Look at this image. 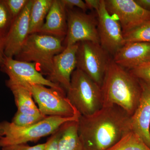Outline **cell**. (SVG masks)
Wrapping results in <instances>:
<instances>
[{"label": "cell", "mask_w": 150, "mask_h": 150, "mask_svg": "<svg viewBox=\"0 0 150 150\" xmlns=\"http://www.w3.org/2000/svg\"><path fill=\"white\" fill-rule=\"evenodd\" d=\"M46 143L30 146L27 144L11 145L1 148L2 150H44Z\"/></svg>", "instance_id": "484cf974"}, {"label": "cell", "mask_w": 150, "mask_h": 150, "mask_svg": "<svg viewBox=\"0 0 150 150\" xmlns=\"http://www.w3.org/2000/svg\"><path fill=\"white\" fill-rule=\"evenodd\" d=\"M81 116L73 117L47 116L38 123L23 127L16 126L11 122L1 121L0 148L27 144L29 142H37L41 138L53 134L65 123L79 121Z\"/></svg>", "instance_id": "277c9868"}, {"label": "cell", "mask_w": 150, "mask_h": 150, "mask_svg": "<svg viewBox=\"0 0 150 150\" xmlns=\"http://www.w3.org/2000/svg\"><path fill=\"white\" fill-rule=\"evenodd\" d=\"M0 68L1 71L8 76V79L15 83L21 85H41L65 91L60 86L51 82L44 77L38 69L35 63L18 61L13 58L5 57L4 63Z\"/></svg>", "instance_id": "9c48e42d"}, {"label": "cell", "mask_w": 150, "mask_h": 150, "mask_svg": "<svg viewBox=\"0 0 150 150\" xmlns=\"http://www.w3.org/2000/svg\"><path fill=\"white\" fill-rule=\"evenodd\" d=\"M5 57L4 54V41L0 39V67L3 65Z\"/></svg>", "instance_id": "f546056e"}, {"label": "cell", "mask_w": 150, "mask_h": 150, "mask_svg": "<svg viewBox=\"0 0 150 150\" xmlns=\"http://www.w3.org/2000/svg\"><path fill=\"white\" fill-rule=\"evenodd\" d=\"M62 1L67 9H72L74 8L77 7L86 13L88 10L85 2L82 0H62Z\"/></svg>", "instance_id": "83f0119b"}, {"label": "cell", "mask_w": 150, "mask_h": 150, "mask_svg": "<svg viewBox=\"0 0 150 150\" xmlns=\"http://www.w3.org/2000/svg\"><path fill=\"white\" fill-rule=\"evenodd\" d=\"M78 43L67 46L54 56L51 74L46 79L62 87L67 92L70 87L71 76L76 68Z\"/></svg>", "instance_id": "7c38bea8"}, {"label": "cell", "mask_w": 150, "mask_h": 150, "mask_svg": "<svg viewBox=\"0 0 150 150\" xmlns=\"http://www.w3.org/2000/svg\"><path fill=\"white\" fill-rule=\"evenodd\" d=\"M135 1L143 8L150 11V0H135Z\"/></svg>", "instance_id": "4dcf8cb0"}, {"label": "cell", "mask_w": 150, "mask_h": 150, "mask_svg": "<svg viewBox=\"0 0 150 150\" xmlns=\"http://www.w3.org/2000/svg\"><path fill=\"white\" fill-rule=\"evenodd\" d=\"M67 96L81 115H91L103 106L101 87L77 68L72 74Z\"/></svg>", "instance_id": "5b68a950"}, {"label": "cell", "mask_w": 150, "mask_h": 150, "mask_svg": "<svg viewBox=\"0 0 150 150\" xmlns=\"http://www.w3.org/2000/svg\"><path fill=\"white\" fill-rule=\"evenodd\" d=\"M60 129L58 150H83L78 134V121L67 122Z\"/></svg>", "instance_id": "ac0fdd59"}, {"label": "cell", "mask_w": 150, "mask_h": 150, "mask_svg": "<svg viewBox=\"0 0 150 150\" xmlns=\"http://www.w3.org/2000/svg\"><path fill=\"white\" fill-rule=\"evenodd\" d=\"M47 116L42 113L38 115H28L17 111L11 122L19 126H27L35 124L42 121Z\"/></svg>", "instance_id": "603a6c76"}, {"label": "cell", "mask_w": 150, "mask_h": 150, "mask_svg": "<svg viewBox=\"0 0 150 150\" xmlns=\"http://www.w3.org/2000/svg\"><path fill=\"white\" fill-rule=\"evenodd\" d=\"M103 106L117 105L132 116L142 93L139 81L129 71L118 66L112 58L101 86Z\"/></svg>", "instance_id": "7a4b0ae2"}, {"label": "cell", "mask_w": 150, "mask_h": 150, "mask_svg": "<svg viewBox=\"0 0 150 150\" xmlns=\"http://www.w3.org/2000/svg\"><path fill=\"white\" fill-rule=\"evenodd\" d=\"M5 83L6 86L13 94L17 108V111L28 115H38L41 113L28 89L9 79L6 81Z\"/></svg>", "instance_id": "e0dca14e"}, {"label": "cell", "mask_w": 150, "mask_h": 150, "mask_svg": "<svg viewBox=\"0 0 150 150\" xmlns=\"http://www.w3.org/2000/svg\"><path fill=\"white\" fill-rule=\"evenodd\" d=\"M31 92L40 112L47 116L73 117L81 116L67 98L64 91L38 84L22 85Z\"/></svg>", "instance_id": "8992f818"}, {"label": "cell", "mask_w": 150, "mask_h": 150, "mask_svg": "<svg viewBox=\"0 0 150 150\" xmlns=\"http://www.w3.org/2000/svg\"><path fill=\"white\" fill-rule=\"evenodd\" d=\"M53 0H33L29 15V35L38 32L43 26Z\"/></svg>", "instance_id": "d6986e66"}, {"label": "cell", "mask_w": 150, "mask_h": 150, "mask_svg": "<svg viewBox=\"0 0 150 150\" xmlns=\"http://www.w3.org/2000/svg\"><path fill=\"white\" fill-rule=\"evenodd\" d=\"M60 127L50 135L51 136L46 142V146L44 150H58L59 141L61 136Z\"/></svg>", "instance_id": "4316f807"}, {"label": "cell", "mask_w": 150, "mask_h": 150, "mask_svg": "<svg viewBox=\"0 0 150 150\" xmlns=\"http://www.w3.org/2000/svg\"><path fill=\"white\" fill-rule=\"evenodd\" d=\"M110 15L119 21L123 32L150 20V11L140 6L134 0H104Z\"/></svg>", "instance_id": "8fae6325"}, {"label": "cell", "mask_w": 150, "mask_h": 150, "mask_svg": "<svg viewBox=\"0 0 150 150\" xmlns=\"http://www.w3.org/2000/svg\"><path fill=\"white\" fill-rule=\"evenodd\" d=\"M67 32L64 46H73L81 41L100 43L97 20L92 14L73 8L67 9Z\"/></svg>", "instance_id": "ba28073f"}, {"label": "cell", "mask_w": 150, "mask_h": 150, "mask_svg": "<svg viewBox=\"0 0 150 150\" xmlns=\"http://www.w3.org/2000/svg\"><path fill=\"white\" fill-rule=\"evenodd\" d=\"M64 39L39 33L30 34L13 58L18 61L35 63L39 71L47 78L52 72L54 56L66 48L63 44Z\"/></svg>", "instance_id": "3957f363"}, {"label": "cell", "mask_w": 150, "mask_h": 150, "mask_svg": "<svg viewBox=\"0 0 150 150\" xmlns=\"http://www.w3.org/2000/svg\"><path fill=\"white\" fill-rule=\"evenodd\" d=\"M4 0H0V39L4 41L13 22Z\"/></svg>", "instance_id": "7402d4cb"}, {"label": "cell", "mask_w": 150, "mask_h": 150, "mask_svg": "<svg viewBox=\"0 0 150 150\" xmlns=\"http://www.w3.org/2000/svg\"><path fill=\"white\" fill-rule=\"evenodd\" d=\"M131 116L117 105L102 106L81 115L78 134L83 150H106L131 131Z\"/></svg>", "instance_id": "6da1fadb"}, {"label": "cell", "mask_w": 150, "mask_h": 150, "mask_svg": "<svg viewBox=\"0 0 150 150\" xmlns=\"http://www.w3.org/2000/svg\"><path fill=\"white\" fill-rule=\"evenodd\" d=\"M78 44L76 68L101 87L111 55L99 43L85 41Z\"/></svg>", "instance_id": "52a82bcc"}, {"label": "cell", "mask_w": 150, "mask_h": 150, "mask_svg": "<svg viewBox=\"0 0 150 150\" xmlns=\"http://www.w3.org/2000/svg\"><path fill=\"white\" fill-rule=\"evenodd\" d=\"M13 20L18 16L29 0H4Z\"/></svg>", "instance_id": "d4e9b609"}, {"label": "cell", "mask_w": 150, "mask_h": 150, "mask_svg": "<svg viewBox=\"0 0 150 150\" xmlns=\"http://www.w3.org/2000/svg\"><path fill=\"white\" fill-rule=\"evenodd\" d=\"M67 32V8L62 0H53L45 22L38 33L64 39Z\"/></svg>", "instance_id": "2e32d148"}, {"label": "cell", "mask_w": 150, "mask_h": 150, "mask_svg": "<svg viewBox=\"0 0 150 150\" xmlns=\"http://www.w3.org/2000/svg\"><path fill=\"white\" fill-rule=\"evenodd\" d=\"M106 150H150V148L131 131Z\"/></svg>", "instance_id": "ffe728a7"}, {"label": "cell", "mask_w": 150, "mask_h": 150, "mask_svg": "<svg viewBox=\"0 0 150 150\" xmlns=\"http://www.w3.org/2000/svg\"><path fill=\"white\" fill-rule=\"evenodd\" d=\"M85 2L88 9L96 11L99 8L101 0H86Z\"/></svg>", "instance_id": "f1b7e54d"}, {"label": "cell", "mask_w": 150, "mask_h": 150, "mask_svg": "<svg viewBox=\"0 0 150 150\" xmlns=\"http://www.w3.org/2000/svg\"><path fill=\"white\" fill-rule=\"evenodd\" d=\"M129 71L140 82L150 87V62Z\"/></svg>", "instance_id": "cb8c5ba5"}, {"label": "cell", "mask_w": 150, "mask_h": 150, "mask_svg": "<svg viewBox=\"0 0 150 150\" xmlns=\"http://www.w3.org/2000/svg\"><path fill=\"white\" fill-rule=\"evenodd\" d=\"M140 83L142 95L138 107L131 117V130L150 148V87Z\"/></svg>", "instance_id": "9a60e30c"}, {"label": "cell", "mask_w": 150, "mask_h": 150, "mask_svg": "<svg viewBox=\"0 0 150 150\" xmlns=\"http://www.w3.org/2000/svg\"><path fill=\"white\" fill-rule=\"evenodd\" d=\"M33 0H29L21 13L14 20L4 40L6 57L14 58L23 46L29 35V15Z\"/></svg>", "instance_id": "4fadbf2b"}, {"label": "cell", "mask_w": 150, "mask_h": 150, "mask_svg": "<svg viewBox=\"0 0 150 150\" xmlns=\"http://www.w3.org/2000/svg\"><path fill=\"white\" fill-rule=\"evenodd\" d=\"M115 64L130 70L150 62V43L134 42L125 43L112 58Z\"/></svg>", "instance_id": "5bb4252c"}, {"label": "cell", "mask_w": 150, "mask_h": 150, "mask_svg": "<svg viewBox=\"0 0 150 150\" xmlns=\"http://www.w3.org/2000/svg\"><path fill=\"white\" fill-rule=\"evenodd\" d=\"M96 11L100 44L113 56L125 43L122 28L117 19L108 11L104 0H101Z\"/></svg>", "instance_id": "30bf717a"}, {"label": "cell", "mask_w": 150, "mask_h": 150, "mask_svg": "<svg viewBox=\"0 0 150 150\" xmlns=\"http://www.w3.org/2000/svg\"><path fill=\"white\" fill-rule=\"evenodd\" d=\"M123 33L125 43L134 42L150 43V20L144 22Z\"/></svg>", "instance_id": "44dd1931"}]
</instances>
